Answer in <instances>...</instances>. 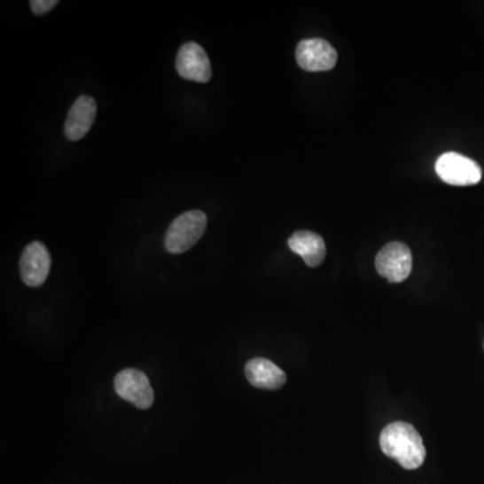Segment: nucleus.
<instances>
[{
  "instance_id": "4",
  "label": "nucleus",
  "mask_w": 484,
  "mask_h": 484,
  "mask_svg": "<svg viewBox=\"0 0 484 484\" xmlns=\"http://www.w3.org/2000/svg\"><path fill=\"white\" fill-rule=\"evenodd\" d=\"M436 173L452 186H472L481 179L480 166L472 159L457 152H447L436 161Z\"/></svg>"
},
{
  "instance_id": "12",
  "label": "nucleus",
  "mask_w": 484,
  "mask_h": 484,
  "mask_svg": "<svg viewBox=\"0 0 484 484\" xmlns=\"http://www.w3.org/2000/svg\"><path fill=\"white\" fill-rule=\"evenodd\" d=\"M59 4L57 0H31L30 7L34 14L43 15L53 10Z\"/></svg>"
},
{
  "instance_id": "3",
  "label": "nucleus",
  "mask_w": 484,
  "mask_h": 484,
  "mask_svg": "<svg viewBox=\"0 0 484 484\" xmlns=\"http://www.w3.org/2000/svg\"><path fill=\"white\" fill-rule=\"evenodd\" d=\"M412 267V252L402 242H389L376 257L377 272L394 285L407 280Z\"/></svg>"
},
{
  "instance_id": "8",
  "label": "nucleus",
  "mask_w": 484,
  "mask_h": 484,
  "mask_svg": "<svg viewBox=\"0 0 484 484\" xmlns=\"http://www.w3.org/2000/svg\"><path fill=\"white\" fill-rule=\"evenodd\" d=\"M176 70L181 77L195 82H207L212 78V65L209 57L202 46L195 43H187L179 49L176 62Z\"/></svg>"
},
{
  "instance_id": "2",
  "label": "nucleus",
  "mask_w": 484,
  "mask_h": 484,
  "mask_svg": "<svg viewBox=\"0 0 484 484\" xmlns=\"http://www.w3.org/2000/svg\"><path fill=\"white\" fill-rule=\"evenodd\" d=\"M207 217L200 210H191L179 215L165 237V248L173 254H181L191 249L207 230Z\"/></svg>"
},
{
  "instance_id": "9",
  "label": "nucleus",
  "mask_w": 484,
  "mask_h": 484,
  "mask_svg": "<svg viewBox=\"0 0 484 484\" xmlns=\"http://www.w3.org/2000/svg\"><path fill=\"white\" fill-rule=\"evenodd\" d=\"M96 113H98V104L95 98L90 96L78 98L70 108L66 123H65V135L67 139L72 142L82 139L92 129Z\"/></svg>"
},
{
  "instance_id": "7",
  "label": "nucleus",
  "mask_w": 484,
  "mask_h": 484,
  "mask_svg": "<svg viewBox=\"0 0 484 484\" xmlns=\"http://www.w3.org/2000/svg\"><path fill=\"white\" fill-rule=\"evenodd\" d=\"M51 259L43 242H31L20 257V277L27 287H41L51 272Z\"/></svg>"
},
{
  "instance_id": "6",
  "label": "nucleus",
  "mask_w": 484,
  "mask_h": 484,
  "mask_svg": "<svg viewBox=\"0 0 484 484\" xmlns=\"http://www.w3.org/2000/svg\"><path fill=\"white\" fill-rule=\"evenodd\" d=\"M337 59V51L324 39H304L296 48V61L307 72L332 70Z\"/></svg>"
},
{
  "instance_id": "1",
  "label": "nucleus",
  "mask_w": 484,
  "mask_h": 484,
  "mask_svg": "<svg viewBox=\"0 0 484 484\" xmlns=\"http://www.w3.org/2000/svg\"><path fill=\"white\" fill-rule=\"evenodd\" d=\"M379 446L386 457L405 470H418L426 457L425 446L415 426L403 421L389 424L379 437Z\"/></svg>"
},
{
  "instance_id": "5",
  "label": "nucleus",
  "mask_w": 484,
  "mask_h": 484,
  "mask_svg": "<svg viewBox=\"0 0 484 484\" xmlns=\"http://www.w3.org/2000/svg\"><path fill=\"white\" fill-rule=\"evenodd\" d=\"M114 390L120 397L139 410H148L153 403V390L150 379L137 369L120 371L114 379Z\"/></svg>"
},
{
  "instance_id": "11",
  "label": "nucleus",
  "mask_w": 484,
  "mask_h": 484,
  "mask_svg": "<svg viewBox=\"0 0 484 484\" xmlns=\"http://www.w3.org/2000/svg\"><path fill=\"white\" fill-rule=\"evenodd\" d=\"M288 246L311 268L319 267L326 257L324 239L314 231H295L288 239Z\"/></svg>"
},
{
  "instance_id": "10",
  "label": "nucleus",
  "mask_w": 484,
  "mask_h": 484,
  "mask_svg": "<svg viewBox=\"0 0 484 484\" xmlns=\"http://www.w3.org/2000/svg\"><path fill=\"white\" fill-rule=\"evenodd\" d=\"M246 376L257 389H280L287 382L285 371L265 358H254L246 363Z\"/></svg>"
}]
</instances>
